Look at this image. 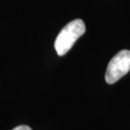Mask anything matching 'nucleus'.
<instances>
[{"label": "nucleus", "instance_id": "nucleus-1", "mask_svg": "<svg viewBox=\"0 0 130 130\" xmlns=\"http://www.w3.org/2000/svg\"><path fill=\"white\" fill-rule=\"evenodd\" d=\"M85 32V25L82 20L76 19L68 23L59 32L54 43V47L58 55H65Z\"/></svg>", "mask_w": 130, "mask_h": 130}, {"label": "nucleus", "instance_id": "nucleus-3", "mask_svg": "<svg viewBox=\"0 0 130 130\" xmlns=\"http://www.w3.org/2000/svg\"><path fill=\"white\" fill-rule=\"evenodd\" d=\"M12 130H32V129L30 128L29 126H26V125H20V126L16 127V128H13Z\"/></svg>", "mask_w": 130, "mask_h": 130}, {"label": "nucleus", "instance_id": "nucleus-2", "mask_svg": "<svg viewBox=\"0 0 130 130\" xmlns=\"http://www.w3.org/2000/svg\"><path fill=\"white\" fill-rule=\"evenodd\" d=\"M130 71V51L122 50L118 53L107 65L105 79L107 84H114Z\"/></svg>", "mask_w": 130, "mask_h": 130}]
</instances>
